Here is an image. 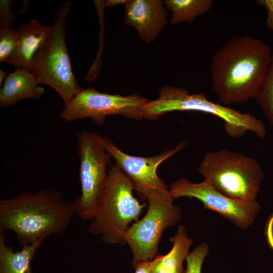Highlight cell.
<instances>
[{"instance_id":"12","label":"cell","mask_w":273,"mask_h":273,"mask_svg":"<svg viewBox=\"0 0 273 273\" xmlns=\"http://www.w3.org/2000/svg\"><path fill=\"white\" fill-rule=\"evenodd\" d=\"M124 8V23L134 27L147 44L154 42L168 22L161 0H127Z\"/></svg>"},{"instance_id":"15","label":"cell","mask_w":273,"mask_h":273,"mask_svg":"<svg viewBox=\"0 0 273 273\" xmlns=\"http://www.w3.org/2000/svg\"><path fill=\"white\" fill-rule=\"evenodd\" d=\"M172 244L166 254H157L150 261L151 273H186L183 262L193 244V238L188 236L185 226L179 225L175 235L170 238Z\"/></svg>"},{"instance_id":"20","label":"cell","mask_w":273,"mask_h":273,"mask_svg":"<svg viewBox=\"0 0 273 273\" xmlns=\"http://www.w3.org/2000/svg\"><path fill=\"white\" fill-rule=\"evenodd\" d=\"M209 251V245L203 242L196 246L192 252H189L186 258V273H201L202 265Z\"/></svg>"},{"instance_id":"4","label":"cell","mask_w":273,"mask_h":273,"mask_svg":"<svg viewBox=\"0 0 273 273\" xmlns=\"http://www.w3.org/2000/svg\"><path fill=\"white\" fill-rule=\"evenodd\" d=\"M109 168L103 196L87 230L106 244L124 245L125 232L130 223L139 221L146 204L134 197L132 184L116 163Z\"/></svg>"},{"instance_id":"23","label":"cell","mask_w":273,"mask_h":273,"mask_svg":"<svg viewBox=\"0 0 273 273\" xmlns=\"http://www.w3.org/2000/svg\"><path fill=\"white\" fill-rule=\"evenodd\" d=\"M133 267L135 269L134 273H151L149 260L139 261L133 265Z\"/></svg>"},{"instance_id":"5","label":"cell","mask_w":273,"mask_h":273,"mask_svg":"<svg viewBox=\"0 0 273 273\" xmlns=\"http://www.w3.org/2000/svg\"><path fill=\"white\" fill-rule=\"evenodd\" d=\"M204 181L222 194L239 201H256L264 178L256 159L229 150L207 153L198 168Z\"/></svg>"},{"instance_id":"11","label":"cell","mask_w":273,"mask_h":273,"mask_svg":"<svg viewBox=\"0 0 273 273\" xmlns=\"http://www.w3.org/2000/svg\"><path fill=\"white\" fill-rule=\"evenodd\" d=\"M106 151L115 163L129 179L134 190L145 200L155 191H165L167 187L157 175L158 166L165 160L181 151L186 146L184 142L153 156L138 157L127 154L120 150L108 138L104 136Z\"/></svg>"},{"instance_id":"25","label":"cell","mask_w":273,"mask_h":273,"mask_svg":"<svg viewBox=\"0 0 273 273\" xmlns=\"http://www.w3.org/2000/svg\"><path fill=\"white\" fill-rule=\"evenodd\" d=\"M8 74L2 71V70H0V85L2 86V84H3L4 80H5L6 78L8 76Z\"/></svg>"},{"instance_id":"2","label":"cell","mask_w":273,"mask_h":273,"mask_svg":"<svg viewBox=\"0 0 273 273\" xmlns=\"http://www.w3.org/2000/svg\"><path fill=\"white\" fill-rule=\"evenodd\" d=\"M75 214L73 202L56 189L23 192L0 200V230L15 234L22 246L63 233Z\"/></svg>"},{"instance_id":"17","label":"cell","mask_w":273,"mask_h":273,"mask_svg":"<svg viewBox=\"0 0 273 273\" xmlns=\"http://www.w3.org/2000/svg\"><path fill=\"white\" fill-rule=\"evenodd\" d=\"M166 9L171 12L170 23H192L195 19L208 12L213 5L212 0H165Z\"/></svg>"},{"instance_id":"14","label":"cell","mask_w":273,"mask_h":273,"mask_svg":"<svg viewBox=\"0 0 273 273\" xmlns=\"http://www.w3.org/2000/svg\"><path fill=\"white\" fill-rule=\"evenodd\" d=\"M32 73L16 69L8 75L0 89V107L7 108L24 99H37L44 93Z\"/></svg>"},{"instance_id":"10","label":"cell","mask_w":273,"mask_h":273,"mask_svg":"<svg viewBox=\"0 0 273 273\" xmlns=\"http://www.w3.org/2000/svg\"><path fill=\"white\" fill-rule=\"evenodd\" d=\"M169 190L173 199L183 197L197 199L205 209L217 213L242 229L252 224L261 209L256 200L245 202L232 199L204 180L194 183L181 177L173 182Z\"/></svg>"},{"instance_id":"24","label":"cell","mask_w":273,"mask_h":273,"mask_svg":"<svg viewBox=\"0 0 273 273\" xmlns=\"http://www.w3.org/2000/svg\"><path fill=\"white\" fill-rule=\"evenodd\" d=\"M127 0H107L105 1L104 6L109 8H113L118 5H124Z\"/></svg>"},{"instance_id":"22","label":"cell","mask_w":273,"mask_h":273,"mask_svg":"<svg viewBox=\"0 0 273 273\" xmlns=\"http://www.w3.org/2000/svg\"><path fill=\"white\" fill-rule=\"evenodd\" d=\"M258 5L263 6L267 11L266 24L267 27L273 31V0H257Z\"/></svg>"},{"instance_id":"7","label":"cell","mask_w":273,"mask_h":273,"mask_svg":"<svg viewBox=\"0 0 273 273\" xmlns=\"http://www.w3.org/2000/svg\"><path fill=\"white\" fill-rule=\"evenodd\" d=\"M77 138L81 193L73 201L74 211L80 219L90 220L103 196L112 157L106 150L104 136L99 133L81 130Z\"/></svg>"},{"instance_id":"21","label":"cell","mask_w":273,"mask_h":273,"mask_svg":"<svg viewBox=\"0 0 273 273\" xmlns=\"http://www.w3.org/2000/svg\"><path fill=\"white\" fill-rule=\"evenodd\" d=\"M13 1H0V28L13 27L15 20L14 15L11 12Z\"/></svg>"},{"instance_id":"9","label":"cell","mask_w":273,"mask_h":273,"mask_svg":"<svg viewBox=\"0 0 273 273\" xmlns=\"http://www.w3.org/2000/svg\"><path fill=\"white\" fill-rule=\"evenodd\" d=\"M150 101L138 94L122 96L102 93L91 87L82 88L64 105L60 117L67 122L90 118L100 125L109 115L140 121L144 119L142 108Z\"/></svg>"},{"instance_id":"19","label":"cell","mask_w":273,"mask_h":273,"mask_svg":"<svg viewBox=\"0 0 273 273\" xmlns=\"http://www.w3.org/2000/svg\"><path fill=\"white\" fill-rule=\"evenodd\" d=\"M18 35L13 27L0 28V62H7L16 50Z\"/></svg>"},{"instance_id":"13","label":"cell","mask_w":273,"mask_h":273,"mask_svg":"<svg viewBox=\"0 0 273 273\" xmlns=\"http://www.w3.org/2000/svg\"><path fill=\"white\" fill-rule=\"evenodd\" d=\"M53 28V26H43L34 19L19 26L17 47L7 63L16 69L30 71L33 58L47 41Z\"/></svg>"},{"instance_id":"16","label":"cell","mask_w":273,"mask_h":273,"mask_svg":"<svg viewBox=\"0 0 273 273\" xmlns=\"http://www.w3.org/2000/svg\"><path fill=\"white\" fill-rule=\"evenodd\" d=\"M5 231L0 230V273H32L31 262L42 242L22 246L14 251L6 243Z\"/></svg>"},{"instance_id":"3","label":"cell","mask_w":273,"mask_h":273,"mask_svg":"<svg viewBox=\"0 0 273 273\" xmlns=\"http://www.w3.org/2000/svg\"><path fill=\"white\" fill-rule=\"evenodd\" d=\"M175 111L201 112L216 116L223 120L226 133L232 138L241 137L248 131L260 138L266 134L263 122L251 113H242L212 102L202 93L191 94L185 87H161L158 98L146 103L142 113L144 119L156 120L167 113Z\"/></svg>"},{"instance_id":"6","label":"cell","mask_w":273,"mask_h":273,"mask_svg":"<svg viewBox=\"0 0 273 273\" xmlns=\"http://www.w3.org/2000/svg\"><path fill=\"white\" fill-rule=\"evenodd\" d=\"M71 7L68 1L57 11L52 33L35 55L30 69L38 84L53 88L64 105L82 89L73 72L66 42V22Z\"/></svg>"},{"instance_id":"1","label":"cell","mask_w":273,"mask_h":273,"mask_svg":"<svg viewBox=\"0 0 273 273\" xmlns=\"http://www.w3.org/2000/svg\"><path fill=\"white\" fill-rule=\"evenodd\" d=\"M272 56L263 40L235 36L215 53L210 65L212 87L223 105L256 99Z\"/></svg>"},{"instance_id":"18","label":"cell","mask_w":273,"mask_h":273,"mask_svg":"<svg viewBox=\"0 0 273 273\" xmlns=\"http://www.w3.org/2000/svg\"><path fill=\"white\" fill-rule=\"evenodd\" d=\"M255 100L265 117L273 126V55L267 73Z\"/></svg>"},{"instance_id":"8","label":"cell","mask_w":273,"mask_h":273,"mask_svg":"<svg viewBox=\"0 0 273 273\" xmlns=\"http://www.w3.org/2000/svg\"><path fill=\"white\" fill-rule=\"evenodd\" d=\"M169 190L155 191L149 194L148 209L144 217L130 226L124 235L132 254V266L143 260H150L158 254V248L165 229L181 219L179 207L173 204Z\"/></svg>"}]
</instances>
